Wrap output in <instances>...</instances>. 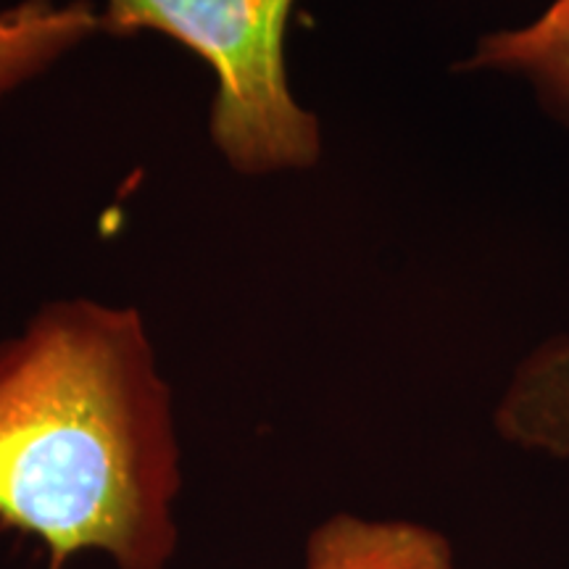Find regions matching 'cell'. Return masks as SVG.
Returning <instances> with one entry per match:
<instances>
[{
    "label": "cell",
    "mask_w": 569,
    "mask_h": 569,
    "mask_svg": "<svg viewBox=\"0 0 569 569\" xmlns=\"http://www.w3.org/2000/svg\"><path fill=\"white\" fill-rule=\"evenodd\" d=\"M296 0H106V34L161 32L217 77L209 132L232 169L269 174L315 167L319 122L296 101L284 38Z\"/></svg>",
    "instance_id": "2"
},
{
    "label": "cell",
    "mask_w": 569,
    "mask_h": 569,
    "mask_svg": "<svg viewBox=\"0 0 569 569\" xmlns=\"http://www.w3.org/2000/svg\"><path fill=\"white\" fill-rule=\"evenodd\" d=\"M467 67L525 74L569 122V0H557L525 30L488 34Z\"/></svg>",
    "instance_id": "5"
},
{
    "label": "cell",
    "mask_w": 569,
    "mask_h": 569,
    "mask_svg": "<svg viewBox=\"0 0 569 569\" xmlns=\"http://www.w3.org/2000/svg\"><path fill=\"white\" fill-rule=\"evenodd\" d=\"M182 488L172 393L140 311L71 298L0 340V522L48 567L167 569Z\"/></svg>",
    "instance_id": "1"
},
{
    "label": "cell",
    "mask_w": 569,
    "mask_h": 569,
    "mask_svg": "<svg viewBox=\"0 0 569 569\" xmlns=\"http://www.w3.org/2000/svg\"><path fill=\"white\" fill-rule=\"evenodd\" d=\"M306 569H453V553L422 525L338 515L309 536Z\"/></svg>",
    "instance_id": "3"
},
{
    "label": "cell",
    "mask_w": 569,
    "mask_h": 569,
    "mask_svg": "<svg viewBox=\"0 0 569 569\" xmlns=\"http://www.w3.org/2000/svg\"><path fill=\"white\" fill-rule=\"evenodd\" d=\"M98 32L101 13L88 0H19L0 11V103Z\"/></svg>",
    "instance_id": "4"
}]
</instances>
